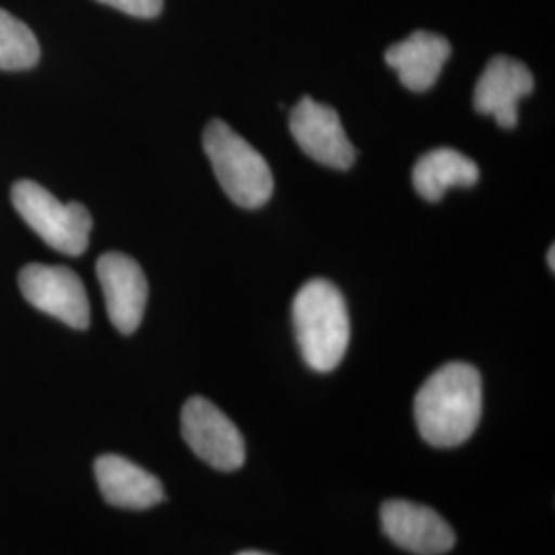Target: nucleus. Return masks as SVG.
<instances>
[{
	"label": "nucleus",
	"mask_w": 555,
	"mask_h": 555,
	"mask_svg": "<svg viewBox=\"0 0 555 555\" xmlns=\"http://www.w3.org/2000/svg\"><path fill=\"white\" fill-rule=\"evenodd\" d=\"M291 132L298 146L325 167L350 169L357 149L348 139L336 109L313 98H302L291 114Z\"/></svg>",
	"instance_id": "7"
},
{
	"label": "nucleus",
	"mask_w": 555,
	"mask_h": 555,
	"mask_svg": "<svg viewBox=\"0 0 555 555\" xmlns=\"http://www.w3.org/2000/svg\"><path fill=\"white\" fill-rule=\"evenodd\" d=\"M181 435L204 463L219 472H235L245 463V440L237 426L206 397L185 401Z\"/></svg>",
	"instance_id": "5"
},
{
	"label": "nucleus",
	"mask_w": 555,
	"mask_h": 555,
	"mask_svg": "<svg viewBox=\"0 0 555 555\" xmlns=\"http://www.w3.org/2000/svg\"><path fill=\"white\" fill-rule=\"evenodd\" d=\"M481 377L467 362H449L426 378L414 401L422 438L438 447H459L476 433L481 417Z\"/></svg>",
	"instance_id": "1"
},
{
	"label": "nucleus",
	"mask_w": 555,
	"mask_h": 555,
	"mask_svg": "<svg viewBox=\"0 0 555 555\" xmlns=\"http://www.w3.org/2000/svg\"><path fill=\"white\" fill-rule=\"evenodd\" d=\"M293 323L305 362L318 371H334L350 344V318L344 295L330 280H309L293 302Z\"/></svg>",
	"instance_id": "2"
},
{
	"label": "nucleus",
	"mask_w": 555,
	"mask_h": 555,
	"mask_svg": "<svg viewBox=\"0 0 555 555\" xmlns=\"http://www.w3.org/2000/svg\"><path fill=\"white\" fill-rule=\"evenodd\" d=\"M479 179L476 160L455 149H435L414 165L412 181L426 202H438L449 188H472Z\"/></svg>",
	"instance_id": "13"
},
{
	"label": "nucleus",
	"mask_w": 555,
	"mask_h": 555,
	"mask_svg": "<svg viewBox=\"0 0 555 555\" xmlns=\"http://www.w3.org/2000/svg\"><path fill=\"white\" fill-rule=\"evenodd\" d=\"M204 151L224 194L241 208H259L274 192V178L266 159L222 119L204 130Z\"/></svg>",
	"instance_id": "3"
},
{
	"label": "nucleus",
	"mask_w": 555,
	"mask_h": 555,
	"mask_svg": "<svg viewBox=\"0 0 555 555\" xmlns=\"http://www.w3.org/2000/svg\"><path fill=\"white\" fill-rule=\"evenodd\" d=\"M555 254H554V245H552V247H550V254H547V261H550V268H552V270H555V258H554Z\"/></svg>",
	"instance_id": "16"
},
{
	"label": "nucleus",
	"mask_w": 555,
	"mask_h": 555,
	"mask_svg": "<svg viewBox=\"0 0 555 555\" xmlns=\"http://www.w3.org/2000/svg\"><path fill=\"white\" fill-rule=\"evenodd\" d=\"M95 479L103 500L116 508L146 511L165 500L159 477L126 456L101 455L95 461Z\"/></svg>",
	"instance_id": "11"
},
{
	"label": "nucleus",
	"mask_w": 555,
	"mask_h": 555,
	"mask_svg": "<svg viewBox=\"0 0 555 555\" xmlns=\"http://www.w3.org/2000/svg\"><path fill=\"white\" fill-rule=\"evenodd\" d=\"M535 87L531 70L520 60L494 56L477 79L474 105L479 114L492 116L498 126L515 128L518 101Z\"/></svg>",
	"instance_id": "10"
},
{
	"label": "nucleus",
	"mask_w": 555,
	"mask_h": 555,
	"mask_svg": "<svg viewBox=\"0 0 555 555\" xmlns=\"http://www.w3.org/2000/svg\"><path fill=\"white\" fill-rule=\"evenodd\" d=\"M449 56V40L430 31H416L385 52V60L396 70L401 85L416 93L428 91L437 82Z\"/></svg>",
	"instance_id": "12"
},
{
	"label": "nucleus",
	"mask_w": 555,
	"mask_h": 555,
	"mask_svg": "<svg viewBox=\"0 0 555 555\" xmlns=\"http://www.w3.org/2000/svg\"><path fill=\"white\" fill-rule=\"evenodd\" d=\"M11 199L21 219L25 220L52 249L77 258L87 251L93 229L91 212L79 204H64L43 185L21 179L13 185Z\"/></svg>",
	"instance_id": "4"
},
{
	"label": "nucleus",
	"mask_w": 555,
	"mask_h": 555,
	"mask_svg": "<svg viewBox=\"0 0 555 555\" xmlns=\"http://www.w3.org/2000/svg\"><path fill=\"white\" fill-rule=\"evenodd\" d=\"M21 293L41 313L66 323L73 330H87L91 307L85 284L70 268L29 263L21 270Z\"/></svg>",
	"instance_id": "6"
},
{
	"label": "nucleus",
	"mask_w": 555,
	"mask_h": 555,
	"mask_svg": "<svg viewBox=\"0 0 555 555\" xmlns=\"http://www.w3.org/2000/svg\"><path fill=\"white\" fill-rule=\"evenodd\" d=\"M140 20H153L163 11V0H98Z\"/></svg>",
	"instance_id": "15"
},
{
	"label": "nucleus",
	"mask_w": 555,
	"mask_h": 555,
	"mask_svg": "<svg viewBox=\"0 0 555 555\" xmlns=\"http://www.w3.org/2000/svg\"><path fill=\"white\" fill-rule=\"evenodd\" d=\"M383 531L405 552L442 555L453 550L455 533L437 511L408 500H389L380 508Z\"/></svg>",
	"instance_id": "9"
},
{
	"label": "nucleus",
	"mask_w": 555,
	"mask_h": 555,
	"mask_svg": "<svg viewBox=\"0 0 555 555\" xmlns=\"http://www.w3.org/2000/svg\"><path fill=\"white\" fill-rule=\"evenodd\" d=\"M238 555H270V554H261V552H243V554Z\"/></svg>",
	"instance_id": "17"
},
{
	"label": "nucleus",
	"mask_w": 555,
	"mask_h": 555,
	"mask_svg": "<svg viewBox=\"0 0 555 555\" xmlns=\"http://www.w3.org/2000/svg\"><path fill=\"white\" fill-rule=\"evenodd\" d=\"M40 60V43L34 31L0 9V70H27Z\"/></svg>",
	"instance_id": "14"
},
{
	"label": "nucleus",
	"mask_w": 555,
	"mask_h": 555,
	"mask_svg": "<svg viewBox=\"0 0 555 555\" xmlns=\"http://www.w3.org/2000/svg\"><path fill=\"white\" fill-rule=\"evenodd\" d=\"M98 280L112 325L124 336L134 334L149 300V282L139 261L119 251L103 254L98 259Z\"/></svg>",
	"instance_id": "8"
}]
</instances>
